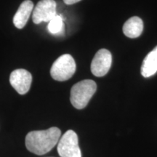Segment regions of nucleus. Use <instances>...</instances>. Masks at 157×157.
<instances>
[{
	"instance_id": "f257e3e1",
	"label": "nucleus",
	"mask_w": 157,
	"mask_h": 157,
	"mask_svg": "<svg viewBox=\"0 0 157 157\" xmlns=\"http://www.w3.org/2000/svg\"><path fill=\"white\" fill-rule=\"evenodd\" d=\"M61 131L58 127L45 130L31 131L25 137V146L29 151L36 155H44L58 144Z\"/></svg>"
},
{
	"instance_id": "f03ea898",
	"label": "nucleus",
	"mask_w": 157,
	"mask_h": 157,
	"mask_svg": "<svg viewBox=\"0 0 157 157\" xmlns=\"http://www.w3.org/2000/svg\"><path fill=\"white\" fill-rule=\"evenodd\" d=\"M97 90L93 80L84 79L74 84L71 90L70 101L76 109H83L87 105Z\"/></svg>"
},
{
	"instance_id": "7ed1b4c3",
	"label": "nucleus",
	"mask_w": 157,
	"mask_h": 157,
	"mask_svg": "<svg viewBox=\"0 0 157 157\" xmlns=\"http://www.w3.org/2000/svg\"><path fill=\"white\" fill-rule=\"evenodd\" d=\"M76 63L69 54L62 55L52 64L50 75L56 81L64 82L73 76L76 71Z\"/></svg>"
},
{
	"instance_id": "20e7f679",
	"label": "nucleus",
	"mask_w": 157,
	"mask_h": 157,
	"mask_svg": "<svg viewBox=\"0 0 157 157\" xmlns=\"http://www.w3.org/2000/svg\"><path fill=\"white\" fill-rule=\"evenodd\" d=\"M58 153L60 157H82L78 136L73 130H68L58 143Z\"/></svg>"
},
{
	"instance_id": "39448f33",
	"label": "nucleus",
	"mask_w": 157,
	"mask_h": 157,
	"mask_svg": "<svg viewBox=\"0 0 157 157\" xmlns=\"http://www.w3.org/2000/svg\"><path fill=\"white\" fill-rule=\"evenodd\" d=\"M56 2L55 0H41L33 10L32 20L35 24L50 22L57 15Z\"/></svg>"
},
{
	"instance_id": "423d86ee",
	"label": "nucleus",
	"mask_w": 157,
	"mask_h": 157,
	"mask_svg": "<svg viewBox=\"0 0 157 157\" xmlns=\"http://www.w3.org/2000/svg\"><path fill=\"white\" fill-rule=\"evenodd\" d=\"M112 56L108 50L101 49L98 50L91 63V71L98 77L105 76L111 68Z\"/></svg>"
},
{
	"instance_id": "0eeeda50",
	"label": "nucleus",
	"mask_w": 157,
	"mask_h": 157,
	"mask_svg": "<svg viewBox=\"0 0 157 157\" xmlns=\"http://www.w3.org/2000/svg\"><path fill=\"white\" fill-rule=\"evenodd\" d=\"M10 82L20 95H25L29 91L32 82L30 72L23 68L13 71L10 76Z\"/></svg>"
},
{
	"instance_id": "6e6552de",
	"label": "nucleus",
	"mask_w": 157,
	"mask_h": 157,
	"mask_svg": "<svg viewBox=\"0 0 157 157\" xmlns=\"http://www.w3.org/2000/svg\"><path fill=\"white\" fill-rule=\"evenodd\" d=\"M32 10H34V3L31 0H25L23 2L13 17L15 26L19 29L24 28Z\"/></svg>"
},
{
	"instance_id": "1a4fd4ad",
	"label": "nucleus",
	"mask_w": 157,
	"mask_h": 157,
	"mask_svg": "<svg viewBox=\"0 0 157 157\" xmlns=\"http://www.w3.org/2000/svg\"><path fill=\"white\" fill-rule=\"evenodd\" d=\"M143 30V22L139 17L134 16L127 20L124 24L123 32L129 38L135 39L140 36Z\"/></svg>"
},
{
	"instance_id": "9d476101",
	"label": "nucleus",
	"mask_w": 157,
	"mask_h": 157,
	"mask_svg": "<svg viewBox=\"0 0 157 157\" xmlns=\"http://www.w3.org/2000/svg\"><path fill=\"white\" fill-rule=\"evenodd\" d=\"M140 71L143 77L146 78L154 75L157 72V46L144 58Z\"/></svg>"
},
{
	"instance_id": "9b49d317",
	"label": "nucleus",
	"mask_w": 157,
	"mask_h": 157,
	"mask_svg": "<svg viewBox=\"0 0 157 157\" xmlns=\"http://www.w3.org/2000/svg\"><path fill=\"white\" fill-rule=\"evenodd\" d=\"M48 31L50 34H60L64 31V23L63 17L60 15H57L49 22Z\"/></svg>"
},
{
	"instance_id": "f8f14e48",
	"label": "nucleus",
	"mask_w": 157,
	"mask_h": 157,
	"mask_svg": "<svg viewBox=\"0 0 157 157\" xmlns=\"http://www.w3.org/2000/svg\"><path fill=\"white\" fill-rule=\"evenodd\" d=\"M80 1H81V0H63L64 3L66 4V5H74V4L77 3Z\"/></svg>"
}]
</instances>
